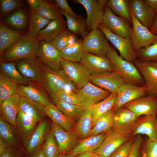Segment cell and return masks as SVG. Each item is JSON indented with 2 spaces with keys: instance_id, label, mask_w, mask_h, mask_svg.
<instances>
[{
  "instance_id": "obj_63",
  "label": "cell",
  "mask_w": 157,
  "mask_h": 157,
  "mask_svg": "<svg viewBox=\"0 0 157 157\" xmlns=\"http://www.w3.org/2000/svg\"><path fill=\"white\" fill-rule=\"evenodd\" d=\"M150 63L155 66H156L157 67V63Z\"/></svg>"
},
{
  "instance_id": "obj_31",
  "label": "cell",
  "mask_w": 157,
  "mask_h": 157,
  "mask_svg": "<svg viewBox=\"0 0 157 157\" xmlns=\"http://www.w3.org/2000/svg\"><path fill=\"white\" fill-rule=\"evenodd\" d=\"M107 133L89 136L81 140L77 146L69 152L73 154L75 156L85 151L93 152L102 143Z\"/></svg>"
},
{
  "instance_id": "obj_44",
  "label": "cell",
  "mask_w": 157,
  "mask_h": 157,
  "mask_svg": "<svg viewBox=\"0 0 157 157\" xmlns=\"http://www.w3.org/2000/svg\"><path fill=\"white\" fill-rule=\"evenodd\" d=\"M135 53L137 59L140 61L157 63V40L151 44L140 49Z\"/></svg>"
},
{
  "instance_id": "obj_35",
  "label": "cell",
  "mask_w": 157,
  "mask_h": 157,
  "mask_svg": "<svg viewBox=\"0 0 157 157\" xmlns=\"http://www.w3.org/2000/svg\"><path fill=\"white\" fill-rule=\"evenodd\" d=\"M82 38L67 45L60 52L64 60L73 62H80L84 51L82 46Z\"/></svg>"
},
{
  "instance_id": "obj_16",
  "label": "cell",
  "mask_w": 157,
  "mask_h": 157,
  "mask_svg": "<svg viewBox=\"0 0 157 157\" xmlns=\"http://www.w3.org/2000/svg\"><path fill=\"white\" fill-rule=\"evenodd\" d=\"M16 62L17 69L23 76L32 81L42 83L43 78L41 63L37 56Z\"/></svg>"
},
{
  "instance_id": "obj_15",
  "label": "cell",
  "mask_w": 157,
  "mask_h": 157,
  "mask_svg": "<svg viewBox=\"0 0 157 157\" xmlns=\"http://www.w3.org/2000/svg\"><path fill=\"white\" fill-rule=\"evenodd\" d=\"M116 101L112 109L114 111L127 103L148 94L146 85L138 86L125 83L119 88Z\"/></svg>"
},
{
  "instance_id": "obj_24",
  "label": "cell",
  "mask_w": 157,
  "mask_h": 157,
  "mask_svg": "<svg viewBox=\"0 0 157 157\" xmlns=\"http://www.w3.org/2000/svg\"><path fill=\"white\" fill-rule=\"evenodd\" d=\"M114 112L112 129L120 132L130 131L131 126L139 117L131 110L123 106Z\"/></svg>"
},
{
  "instance_id": "obj_22",
  "label": "cell",
  "mask_w": 157,
  "mask_h": 157,
  "mask_svg": "<svg viewBox=\"0 0 157 157\" xmlns=\"http://www.w3.org/2000/svg\"><path fill=\"white\" fill-rule=\"evenodd\" d=\"M130 9L135 18L149 31L156 14L144 0H129Z\"/></svg>"
},
{
  "instance_id": "obj_62",
  "label": "cell",
  "mask_w": 157,
  "mask_h": 157,
  "mask_svg": "<svg viewBox=\"0 0 157 157\" xmlns=\"http://www.w3.org/2000/svg\"><path fill=\"white\" fill-rule=\"evenodd\" d=\"M90 157H102L101 156L99 155L98 154L94 153L92 154Z\"/></svg>"
},
{
  "instance_id": "obj_56",
  "label": "cell",
  "mask_w": 157,
  "mask_h": 157,
  "mask_svg": "<svg viewBox=\"0 0 157 157\" xmlns=\"http://www.w3.org/2000/svg\"><path fill=\"white\" fill-rule=\"evenodd\" d=\"M144 0L156 14H157V0Z\"/></svg>"
},
{
  "instance_id": "obj_9",
  "label": "cell",
  "mask_w": 157,
  "mask_h": 157,
  "mask_svg": "<svg viewBox=\"0 0 157 157\" xmlns=\"http://www.w3.org/2000/svg\"><path fill=\"white\" fill-rule=\"evenodd\" d=\"M102 23L112 33L125 38H131V27L124 19L115 14L106 5Z\"/></svg>"
},
{
  "instance_id": "obj_46",
  "label": "cell",
  "mask_w": 157,
  "mask_h": 157,
  "mask_svg": "<svg viewBox=\"0 0 157 157\" xmlns=\"http://www.w3.org/2000/svg\"><path fill=\"white\" fill-rule=\"evenodd\" d=\"M42 147L45 157H56L59 154L57 142L51 130Z\"/></svg>"
},
{
  "instance_id": "obj_47",
  "label": "cell",
  "mask_w": 157,
  "mask_h": 157,
  "mask_svg": "<svg viewBox=\"0 0 157 157\" xmlns=\"http://www.w3.org/2000/svg\"><path fill=\"white\" fill-rule=\"evenodd\" d=\"M6 21L8 24L17 28H24L26 25L25 14L24 11L21 10L15 11L7 17Z\"/></svg>"
},
{
  "instance_id": "obj_26",
  "label": "cell",
  "mask_w": 157,
  "mask_h": 157,
  "mask_svg": "<svg viewBox=\"0 0 157 157\" xmlns=\"http://www.w3.org/2000/svg\"><path fill=\"white\" fill-rule=\"evenodd\" d=\"M20 98L21 96L17 93L0 104V117L15 126L17 116L20 110Z\"/></svg>"
},
{
  "instance_id": "obj_45",
  "label": "cell",
  "mask_w": 157,
  "mask_h": 157,
  "mask_svg": "<svg viewBox=\"0 0 157 157\" xmlns=\"http://www.w3.org/2000/svg\"><path fill=\"white\" fill-rule=\"evenodd\" d=\"M78 39L77 36L66 28L50 43L56 49L60 51L67 45L76 41Z\"/></svg>"
},
{
  "instance_id": "obj_54",
  "label": "cell",
  "mask_w": 157,
  "mask_h": 157,
  "mask_svg": "<svg viewBox=\"0 0 157 157\" xmlns=\"http://www.w3.org/2000/svg\"><path fill=\"white\" fill-rule=\"evenodd\" d=\"M59 8L70 14L76 16L77 15L73 11L68 4L67 0H55L54 1Z\"/></svg>"
},
{
  "instance_id": "obj_40",
  "label": "cell",
  "mask_w": 157,
  "mask_h": 157,
  "mask_svg": "<svg viewBox=\"0 0 157 157\" xmlns=\"http://www.w3.org/2000/svg\"><path fill=\"white\" fill-rule=\"evenodd\" d=\"M18 84L15 81L0 73V104L5 100L18 93Z\"/></svg>"
},
{
  "instance_id": "obj_23",
  "label": "cell",
  "mask_w": 157,
  "mask_h": 157,
  "mask_svg": "<svg viewBox=\"0 0 157 157\" xmlns=\"http://www.w3.org/2000/svg\"><path fill=\"white\" fill-rule=\"evenodd\" d=\"M133 64L146 81L148 94L157 95V67L137 59Z\"/></svg>"
},
{
  "instance_id": "obj_39",
  "label": "cell",
  "mask_w": 157,
  "mask_h": 157,
  "mask_svg": "<svg viewBox=\"0 0 157 157\" xmlns=\"http://www.w3.org/2000/svg\"><path fill=\"white\" fill-rule=\"evenodd\" d=\"M114 113L111 109L102 115L92 129L89 136L109 131L113 126Z\"/></svg>"
},
{
  "instance_id": "obj_11",
  "label": "cell",
  "mask_w": 157,
  "mask_h": 157,
  "mask_svg": "<svg viewBox=\"0 0 157 157\" xmlns=\"http://www.w3.org/2000/svg\"><path fill=\"white\" fill-rule=\"evenodd\" d=\"M51 130L57 142L59 154L69 152L77 146L81 140V137L76 131H67L53 122Z\"/></svg>"
},
{
  "instance_id": "obj_33",
  "label": "cell",
  "mask_w": 157,
  "mask_h": 157,
  "mask_svg": "<svg viewBox=\"0 0 157 157\" xmlns=\"http://www.w3.org/2000/svg\"><path fill=\"white\" fill-rule=\"evenodd\" d=\"M22 36L19 31L13 30L5 25H0V56L6 49L17 41Z\"/></svg>"
},
{
  "instance_id": "obj_58",
  "label": "cell",
  "mask_w": 157,
  "mask_h": 157,
  "mask_svg": "<svg viewBox=\"0 0 157 157\" xmlns=\"http://www.w3.org/2000/svg\"><path fill=\"white\" fill-rule=\"evenodd\" d=\"M8 146L5 142L0 138V156L6 152Z\"/></svg>"
},
{
  "instance_id": "obj_20",
  "label": "cell",
  "mask_w": 157,
  "mask_h": 157,
  "mask_svg": "<svg viewBox=\"0 0 157 157\" xmlns=\"http://www.w3.org/2000/svg\"><path fill=\"white\" fill-rule=\"evenodd\" d=\"M76 3L80 4L85 9L87 14L86 28L90 31L98 27L102 23L104 9L96 0H75Z\"/></svg>"
},
{
  "instance_id": "obj_42",
  "label": "cell",
  "mask_w": 157,
  "mask_h": 157,
  "mask_svg": "<svg viewBox=\"0 0 157 157\" xmlns=\"http://www.w3.org/2000/svg\"><path fill=\"white\" fill-rule=\"evenodd\" d=\"M51 21L40 16L35 10H31L27 36L35 38L40 31Z\"/></svg>"
},
{
  "instance_id": "obj_60",
  "label": "cell",
  "mask_w": 157,
  "mask_h": 157,
  "mask_svg": "<svg viewBox=\"0 0 157 157\" xmlns=\"http://www.w3.org/2000/svg\"><path fill=\"white\" fill-rule=\"evenodd\" d=\"M93 153V151H85L78 154L75 157H90Z\"/></svg>"
},
{
  "instance_id": "obj_18",
  "label": "cell",
  "mask_w": 157,
  "mask_h": 157,
  "mask_svg": "<svg viewBox=\"0 0 157 157\" xmlns=\"http://www.w3.org/2000/svg\"><path fill=\"white\" fill-rule=\"evenodd\" d=\"M77 93L81 106L85 109L90 106L96 104L101 100L105 99L111 93L89 82L78 89Z\"/></svg>"
},
{
  "instance_id": "obj_43",
  "label": "cell",
  "mask_w": 157,
  "mask_h": 157,
  "mask_svg": "<svg viewBox=\"0 0 157 157\" xmlns=\"http://www.w3.org/2000/svg\"><path fill=\"white\" fill-rule=\"evenodd\" d=\"M56 104L65 116L74 120H78L85 110L81 106L67 103L60 100L57 101Z\"/></svg>"
},
{
  "instance_id": "obj_41",
  "label": "cell",
  "mask_w": 157,
  "mask_h": 157,
  "mask_svg": "<svg viewBox=\"0 0 157 157\" xmlns=\"http://www.w3.org/2000/svg\"><path fill=\"white\" fill-rule=\"evenodd\" d=\"M107 6L115 15L132 23L131 14L129 0H109Z\"/></svg>"
},
{
  "instance_id": "obj_59",
  "label": "cell",
  "mask_w": 157,
  "mask_h": 157,
  "mask_svg": "<svg viewBox=\"0 0 157 157\" xmlns=\"http://www.w3.org/2000/svg\"><path fill=\"white\" fill-rule=\"evenodd\" d=\"M150 31L154 35H157V14L156 16Z\"/></svg>"
},
{
  "instance_id": "obj_27",
  "label": "cell",
  "mask_w": 157,
  "mask_h": 157,
  "mask_svg": "<svg viewBox=\"0 0 157 157\" xmlns=\"http://www.w3.org/2000/svg\"><path fill=\"white\" fill-rule=\"evenodd\" d=\"M67 27V22L63 17L53 19L40 31L35 39L50 43Z\"/></svg>"
},
{
  "instance_id": "obj_53",
  "label": "cell",
  "mask_w": 157,
  "mask_h": 157,
  "mask_svg": "<svg viewBox=\"0 0 157 157\" xmlns=\"http://www.w3.org/2000/svg\"><path fill=\"white\" fill-rule=\"evenodd\" d=\"M143 140L140 135L135 136L131 149L128 157H139V150Z\"/></svg>"
},
{
  "instance_id": "obj_4",
  "label": "cell",
  "mask_w": 157,
  "mask_h": 157,
  "mask_svg": "<svg viewBox=\"0 0 157 157\" xmlns=\"http://www.w3.org/2000/svg\"><path fill=\"white\" fill-rule=\"evenodd\" d=\"M132 137L130 131L120 132L111 129L93 152L102 157H110L120 146Z\"/></svg>"
},
{
  "instance_id": "obj_5",
  "label": "cell",
  "mask_w": 157,
  "mask_h": 157,
  "mask_svg": "<svg viewBox=\"0 0 157 157\" xmlns=\"http://www.w3.org/2000/svg\"><path fill=\"white\" fill-rule=\"evenodd\" d=\"M82 46L84 51L105 57L110 45L104 33L98 27L88 32L83 39Z\"/></svg>"
},
{
  "instance_id": "obj_36",
  "label": "cell",
  "mask_w": 157,
  "mask_h": 157,
  "mask_svg": "<svg viewBox=\"0 0 157 157\" xmlns=\"http://www.w3.org/2000/svg\"><path fill=\"white\" fill-rule=\"evenodd\" d=\"M60 9L54 1L42 0L39 6L35 10L40 16L52 20L63 17Z\"/></svg>"
},
{
  "instance_id": "obj_61",
  "label": "cell",
  "mask_w": 157,
  "mask_h": 157,
  "mask_svg": "<svg viewBox=\"0 0 157 157\" xmlns=\"http://www.w3.org/2000/svg\"><path fill=\"white\" fill-rule=\"evenodd\" d=\"M75 156L73 154L68 152L65 154H59L56 157H75Z\"/></svg>"
},
{
  "instance_id": "obj_13",
  "label": "cell",
  "mask_w": 157,
  "mask_h": 157,
  "mask_svg": "<svg viewBox=\"0 0 157 157\" xmlns=\"http://www.w3.org/2000/svg\"><path fill=\"white\" fill-rule=\"evenodd\" d=\"M89 82L111 93H117L120 87L125 83L123 78L115 71L91 74L89 77Z\"/></svg>"
},
{
  "instance_id": "obj_14",
  "label": "cell",
  "mask_w": 157,
  "mask_h": 157,
  "mask_svg": "<svg viewBox=\"0 0 157 157\" xmlns=\"http://www.w3.org/2000/svg\"><path fill=\"white\" fill-rule=\"evenodd\" d=\"M123 106L131 110L139 117L141 115L157 117V95H148L136 99Z\"/></svg>"
},
{
  "instance_id": "obj_55",
  "label": "cell",
  "mask_w": 157,
  "mask_h": 157,
  "mask_svg": "<svg viewBox=\"0 0 157 157\" xmlns=\"http://www.w3.org/2000/svg\"><path fill=\"white\" fill-rule=\"evenodd\" d=\"M42 0H27L26 2L31 10H35L39 6Z\"/></svg>"
},
{
  "instance_id": "obj_12",
  "label": "cell",
  "mask_w": 157,
  "mask_h": 157,
  "mask_svg": "<svg viewBox=\"0 0 157 157\" xmlns=\"http://www.w3.org/2000/svg\"><path fill=\"white\" fill-rule=\"evenodd\" d=\"M37 56L42 64L55 70L62 69V63L64 60L60 52L50 42L40 41Z\"/></svg>"
},
{
  "instance_id": "obj_21",
  "label": "cell",
  "mask_w": 157,
  "mask_h": 157,
  "mask_svg": "<svg viewBox=\"0 0 157 157\" xmlns=\"http://www.w3.org/2000/svg\"><path fill=\"white\" fill-rule=\"evenodd\" d=\"M80 62L84 65L91 74H99L115 71L106 57H100L84 51Z\"/></svg>"
},
{
  "instance_id": "obj_28",
  "label": "cell",
  "mask_w": 157,
  "mask_h": 157,
  "mask_svg": "<svg viewBox=\"0 0 157 157\" xmlns=\"http://www.w3.org/2000/svg\"><path fill=\"white\" fill-rule=\"evenodd\" d=\"M39 122L19 110L17 116L15 126L23 141L27 140L31 136Z\"/></svg>"
},
{
  "instance_id": "obj_6",
  "label": "cell",
  "mask_w": 157,
  "mask_h": 157,
  "mask_svg": "<svg viewBox=\"0 0 157 157\" xmlns=\"http://www.w3.org/2000/svg\"><path fill=\"white\" fill-rule=\"evenodd\" d=\"M132 20V46L136 52L140 49L149 46L157 40V35L151 32L135 18L130 10Z\"/></svg>"
},
{
  "instance_id": "obj_51",
  "label": "cell",
  "mask_w": 157,
  "mask_h": 157,
  "mask_svg": "<svg viewBox=\"0 0 157 157\" xmlns=\"http://www.w3.org/2000/svg\"><path fill=\"white\" fill-rule=\"evenodd\" d=\"M0 7L1 12L7 13L22 5V1L17 0H0Z\"/></svg>"
},
{
  "instance_id": "obj_1",
  "label": "cell",
  "mask_w": 157,
  "mask_h": 157,
  "mask_svg": "<svg viewBox=\"0 0 157 157\" xmlns=\"http://www.w3.org/2000/svg\"><path fill=\"white\" fill-rule=\"evenodd\" d=\"M41 67L43 78L42 84L53 103L56 104L58 101L56 94L59 90H72L77 92L78 89L62 69L55 70L42 63Z\"/></svg>"
},
{
  "instance_id": "obj_30",
  "label": "cell",
  "mask_w": 157,
  "mask_h": 157,
  "mask_svg": "<svg viewBox=\"0 0 157 157\" xmlns=\"http://www.w3.org/2000/svg\"><path fill=\"white\" fill-rule=\"evenodd\" d=\"M60 11L67 19V29L76 36L84 38L89 32L86 28V19L81 15L74 16L61 9Z\"/></svg>"
},
{
  "instance_id": "obj_25",
  "label": "cell",
  "mask_w": 157,
  "mask_h": 157,
  "mask_svg": "<svg viewBox=\"0 0 157 157\" xmlns=\"http://www.w3.org/2000/svg\"><path fill=\"white\" fill-rule=\"evenodd\" d=\"M0 138L7 146L24 149L23 141L15 126L0 117Z\"/></svg>"
},
{
  "instance_id": "obj_32",
  "label": "cell",
  "mask_w": 157,
  "mask_h": 157,
  "mask_svg": "<svg viewBox=\"0 0 157 157\" xmlns=\"http://www.w3.org/2000/svg\"><path fill=\"white\" fill-rule=\"evenodd\" d=\"M20 109L39 122L46 116L44 107L35 101L21 96Z\"/></svg>"
},
{
  "instance_id": "obj_57",
  "label": "cell",
  "mask_w": 157,
  "mask_h": 157,
  "mask_svg": "<svg viewBox=\"0 0 157 157\" xmlns=\"http://www.w3.org/2000/svg\"><path fill=\"white\" fill-rule=\"evenodd\" d=\"M30 157H45L42 146L39 147L30 155Z\"/></svg>"
},
{
  "instance_id": "obj_7",
  "label": "cell",
  "mask_w": 157,
  "mask_h": 157,
  "mask_svg": "<svg viewBox=\"0 0 157 157\" xmlns=\"http://www.w3.org/2000/svg\"><path fill=\"white\" fill-rule=\"evenodd\" d=\"M98 27L108 40L118 50L120 56L123 59L133 63L137 59L136 53L132 49L131 38H125L112 33L102 23Z\"/></svg>"
},
{
  "instance_id": "obj_8",
  "label": "cell",
  "mask_w": 157,
  "mask_h": 157,
  "mask_svg": "<svg viewBox=\"0 0 157 157\" xmlns=\"http://www.w3.org/2000/svg\"><path fill=\"white\" fill-rule=\"evenodd\" d=\"M18 93L21 96L36 102L44 107L52 104L47 91L40 82L31 81L27 85L18 84Z\"/></svg>"
},
{
  "instance_id": "obj_34",
  "label": "cell",
  "mask_w": 157,
  "mask_h": 157,
  "mask_svg": "<svg viewBox=\"0 0 157 157\" xmlns=\"http://www.w3.org/2000/svg\"><path fill=\"white\" fill-rule=\"evenodd\" d=\"M117 96V93H112L101 102L92 105V129L102 115L112 109L116 102Z\"/></svg>"
},
{
  "instance_id": "obj_10",
  "label": "cell",
  "mask_w": 157,
  "mask_h": 157,
  "mask_svg": "<svg viewBox=\"0 0 157 157\" xmlns=\"http://www.w3.org/2000/svg\"><path fill=\"white\" fill-rule=\"evenodd\" d=\"M62 69L78 89L89 82V78L91 74L80 62L64 60L62 63Z\"/></svg>"
},
{
  "instance_id": "obj_17",
  "label": "cell",
  "mask_w": 157,
  "mask_h": 157,
  "mask_svg": "<svg viewBox=\"0 0 157 157\" xmlns=\"http://www.w3.org/2000/svg\"><path fill=\"white\" fill-rule=\"evenodd\" d=\"M51 131V128L47 120L43 119L40 121L31 136L23 141V148L26 155L30 156L42 146Z\"/></svg>"
},
{
  "instance_id": "obj_19",
  "label": "cell",
  "mask_w": 157,
  "mask_h": 157,
  "mask_svg": "<svg viewBox=\"0 0 157 157\" xmlns=\"http://www.w3.org/2000/svg\"><path fill=\"white\" fill-rule=\"evenodd\" d=\"M133 137L145 135L151 140H157V117L143 115L140 116L130 130Z\"/></svg>"
},
{
  "instance_id": "obj_38",
  "label": "cell",
  "mask_w": 157,
  "mask_h": 157,
  "mask_svg": "<svg viewBox=\"0 0 157 157\" xmlns=\"http://www.w3.org/2000/svg\"><path fill=\"white\" fill-rule=\"evenodd\" d=\"M0 73L15 81L18 84L27 85L31 80L23 76L17 69L14 62H0Z\"/></svg>"
},
{
  "instance_id": "obj_52",
  "label": "cell",
  "mask_w": 157,
  "mask_h": 157,
  "mask_svg": "<svg viewBox=\"0 0 157 157\" xmlns=\"http://www.w3.org/2000/svg\"><path fill=\"white\" fill-rule=\"evenodd\" d=\"M26 155L24 149L8 146L6 152L0 157H25Z\"/></svg>"
},
{
  "instance_id": "obj_2",
  "label": "cell",
  "mask_w": 157,
  "mask_h": 157,
  "mask_svg": "<svg viewBox=\"0 0 157 157\" xmlns=\"http://www.w3.org/2000/svg\"><path fill=\"white\" fill-rule=\"evenodd\" d=\"M39 42L27 35L22 36L0 56V62L6 63L37 56Z\"/></svg>"
},
{
  "instance_id": "obj_3",
  "label": "cell",
  "mask_w": 157,
  "mask_h": 157,
  "mask_svg": "<svg viewBox=\"0 0 157 157\" xmlns=\"http://www.w3.org/2000/svg\"><path fill=\"white\" fill-rule=\"evenodd\" d=\"M106 57L115 71L120 75L125 83L138 86L143 84V78L134 64L122 58L110 46Z\"/></svg>"
},
{
  "instance_id": "obj_37",
  "label": "cell",
  "mask_w": 157,
  "mask_h": 157,
  "mask_svg": "<svg viewBox=\"0 0 157 157\" xmlns=\"http://www.w3.org/2000/svg\"><path fill=\"white\" fill-rule=\"evenodd\" d=\"M92 106L85 109L84 113L75 125L76 131L83 139L89 136L92 129Z\"/></svg>"
},
{
  "instance_id": "obj_49",
  "label": "cell",
  "mask_w": 157,
  "mask_h": 157,
  "mask_svg": "<svg viewBox=\"0 0 157 157\" xmlns=\"http://www.w3.org/2000/svg\"><path fill=\"white\" fill-rule=\"evenodd\" d=\"M142 157H157V140L147 139L143 144Z\"/></svg>"
},
{
  "instance_id": "obj_48",
  "label": "cell",
  "mask_w": 157,
  "mask_h": 157,
  "mask_svg": "<svg viewBox=\"0 0 157 157\" xmlns=\"http://www.w3.org/2000/svg\"><path fill=\"white\" fill-rule=\"evenodd\" d=\"M57 100L65 103L81 106V102L77 92L74 91L59 90L56 94Z\"/></svg>"
},
{
  "instance_id": "obj_50",
  "label": "cell",
  "mask_w": 157,
  "mask_h": 157,
  "mask_svg": "<svg viewBox=\"0 0 157 157\" xmlns=\"http://www.w3.org/2000/svg\"><path fill=\"white\" fill-rule=\"evenodd\" d=\"M135 136L123 144L110 157H128L131 151Z\"/></svg>"
},
{
  "instance_id": "obj_29",
  "label": "cell",
  "mask_w": 157,
  "mask_h": 157,
  "mask_svg": "<svg viewBox=\"0 0 157 157\" xmlns=\"http://www.w3.org/2000/svg\"><path fill=\"white\" fill-rule=\"evenodd\" d=\"M45 112L53 122L58 125L65 130L68 132L74 131L75 127V120L65 116L53 104L45 107Z\"/></svg>"
}]
</instances>
